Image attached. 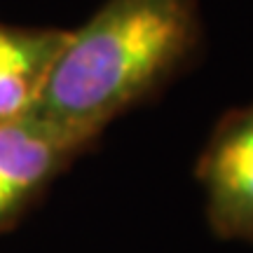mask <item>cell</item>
<instances>
[{"label":"cell","instance_id":"6da1fadb","mask_svg":"<svg viewBox=\"0 0 253 253\" xmlns=\"http://www.w3.org/2000/svg\"><path fill=\"white\" fill-rule=\"evenodd\" d=\"M199 45V0H106L71 31L36 115L94 143L178 75Z\"/></svg>","mask_w":253,"mask_h":253},{"label":"cell","instance_id":"7a4b0ae2","mask_svg":"<svg viewBox=\"0 0 253 253\" xmlns=\"http://www.w3.org/2000/svg\"><path fill=\"white\" fill-rule=\"evenodd\" d=\"M195 173L213 235L227 242H253V103L218 120Z\"/></svg>","mask_w":253,"mask_h":253},{"label":"cell","instance_id":"3957f363","mask_svg":"<svg viewBox=\"0 0 253 253\" xmlns=\"http://www.w3.org/2000/svg\"><path fill=\"white\" fill-rule=\"evenodd\" d=\"M89 145L36 113L0 126V235Z\"/></svg>","mask_w":253,"mask_h":253},{"label":"cell","instance_id":"277c9868","mask_svg":"<svg viewBox=\"0 0 253 253\" xmlns=\"http://www.w3.org/2000/svg\"><path fill=\"white\" fill-rule=\"evenodd\" d=\"M71 31L0 24V126L33 115Z\"/></svg>","mask_w":253,"mask_h":253}]
</instances>
